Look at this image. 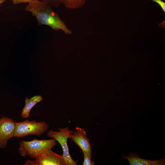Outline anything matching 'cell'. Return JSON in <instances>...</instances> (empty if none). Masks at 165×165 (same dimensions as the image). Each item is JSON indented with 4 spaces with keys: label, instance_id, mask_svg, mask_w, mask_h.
Listing matches in <instances>:
<instances>
[{
    "label": "cell",
    "instance_id": "obj_2",
    "mask_svg": "<svg viewBox=\"0 0 165 165\" xmlns=\"http://www.w3.org/2000/svg\"><path fill=\"white\" fill-rule=\"evenodd\" d=\"M57 144V141L54 138L41 140L34 139L31 141H22L19 143L18 152L23 157L28 156L35 159L43 152L51 149Z\"/></svg>",
    "mask_w": 165,
    "mask_h": 165
},
{
    "label": "cell",
    "instance_id": "obj_10",
    "mask_svg": "<svg viewBox=\"0 0 165 165\" xmlns=\"http://www.w3.org/2000/svg\"><path fill=\"white\" fill-rule=\"evenodd\" d=\"M61 4H63L67 9H78L82 7L86 0H60Z\"/></svg>",
    "mask_w": 165,
    "mask_h": 165
},
{
    "label": "cell",
    "instance_id": "obj_5",
    "mask_svg": "<svg viewBox=\"0 0 165 165\" xmlns=\"http://www.w3.org/2000/svg\"><path fill=\"white\" fill-rule=\"evenodd\" d=\"M23 165H65V163L62 155H59L49 149L40 154L35 160H28Z\"/></svg>",
    "mask_w": 165,
    "mask_h": 165
},
{
    "label": "cell",
    "instance_id": "obj_9",
    "mask_svg": "<svg viewBox=\"0 0 165 165\" xmlns=\"http://www.w3.org/2000/svg\"><path fill=\"white\" fill-rule=\"evenodd\" d=\"M42 97L40 95H36L30 98L26 97L25 105L20 114L21 117L27 118L29 117L32 108L37 103L42 101Z\"/></svg>",
    "mask_w": 165,
    "mask_h": 165
},
{
    "label": "cell",
    "instance_id": "obj_16",
    "mask_svg": "<svg viewBox=\"0 0 165 165\" xmlns=\"http://www.w3.org/2000/svg\"><path fill=\"white\" fill-rule=\"evenodd\" d=\"M41 0L42 1L46 2L48 0Z\"/></svg>",
    "mask_w": 165,
    "mask_h": 165
},
{
    "label": "cell",
    "instance_id": "obj_1",
    "mask_svg": "<svg viewBox=\"0 0 165 165\" xmlns=\"http://www.w3.org/2000/svg\"><path fill=\"white\" fill-rule=\"evenodd\" d=\"M28 3L25 7V10L31 13L35 17L38 25H46L57 31L61 30L67 35L72 34L71 30L48 3L33 0Z\"/></svg>",
    "mask_w": 165,
    "mask_h": 165
},
{
    "label": "cell",
    "instance_id": "obj_14",
    "mask_svg": "<svg viewBox=\"0 0 165 165\" xmlns=\"http://www.w3.org/2000/svg\"><path fill=\"white\" fill-rule=\"evenodd\" d=\"M13 4L17 5V4L29 2L33 0H11Z\"/></svg>",
    "mask_w": 165,
    "mask_h": 165
},
{
    "label": "cell",
    "instance_id": "obj_6",
    "mask_svg": "<svg viewBox=\"0 0 165 165\" xmlns=\"http://www.w3.org/2000/svg\"><path fill=\"white\" fill-rule=\"evenodd\" d=\"M15 122L7 117L0 119V148H4L9 140L14 137Z\"/></svg>",
    "mask_w": 165,
    "mask_h": 165
},
{
    "label": "cell",
    "instance_id": "obj_8",
    "mask_svg": "<svg viewBox=\"0 0 165 165\" xmlns=\"http://www.w3.org/2000/svg\"><path fill=\"white\" fill-rule=\"evenodd\" d=\"M122 157L127 159L131 165H164L165 160L162 159L157 160L143 159L136 152H130L128 156L123 155Z\"/></svg>",
    "mask_w": 165,
    "mask_h": 165
},
{
    "label": "cell",
    "instance_id": "obj_15",
    "mask_svg": "<svg viewBox=\"0 0 165 165\" xmlns=\"http://www.w3.org/2000/svg\"><path fill=\"white\" fill-rule=\"evenodd\" d=\"M5 2V0H0V6Z\"/></svg>",
    "mask_w": 165,
    "mask_h": 165
},
{
    "label": "cell",
    "instance_id": "obj_11",
    "mask_svg": "<svg viewBox=\"0 0 165 165\" xmlns=\"http://www.w3.org/2000/svg\"><path fill=\"white\" fill-rule=\"evenodd\" d=\"M84 156V160L82 165H94V162L91 160V157L86 153L82 152Z\"/></svg>",
    "mask_w": 165,
    "mask_h": 165
},
{
    "label": "cell",
    "instance_id": "obj_7",
    "mask_svg": "<svg viewBox=\"0 0 165 165\" xmlns=\"http://www.w3.org/2000/svg\"><path fill=\"white\" fill-rule=\"evenodd\" d=\"M76 131L73 132L69 136L74 143L77 145L82 152L87 153L90 156L92 157V146L88 137L84 129L77 127Z\"/></svg>",
    "mask_w": 165,
    "mask_h": 165
},
{
    "label": "cell",
    "instance_id": "obj_12",
    "mask_svg": "<svg viewBox=\"0 0 165 165\" xmlns=\"http://www.w3.org/2000/svg\"><path fill=\"white\" fill-rule=\"evenodd\" d=\"M52 7L57 8L61 4L60 0H48L46 2Z\"/></svg>",
    "mask_w": 165,
    "mask_h": 165
},
{
    "label": "cell",
    "instance_id": "obj_4",
    "mask_svg": "<svg viewBox=\"0 0 165 165\" xmlns=\"http://www.w3.org/2000/svg\"><path fill=\"white\" fill-rule=\"evenodd\" d=\"M59 131H54L50 130L47 133V136L55 139L60 144L62 148L63 153L62 155L65 165H77V161L74 160L70 155L67 144L69 136L74 130H70L68 127L64 128H60L57 129Z\"/></svg>",
    "mask_w": 165,
    "mask_h": 165
},
{
    "label": "cell",
    "instance_id": "obj_3",
    "mask_svg": "<svg viewBox=\"0 0 165 165\" xmlns=\"http://www.w3.org/2000/svg\"><path fill=\"white\" fill-rule=\"evenodd\" d=\"M49 128L48 124L44 121L37 122L35 120L30 121L27 119L23 122H15L14 137L20 138L29 135L40 136Z\"/></svg>",
    "mask_w": 165,
    "mask_h": 165
},
{
    "label": "cell",
    "instance_id": "obj_13",
    "mask_svg": "<svg viewBox=\"0 0 165 165\" xmlns=\"http://www.w3.org/2000/svg\"><path fill=\"white\" fill-rule=\"evenodd\" d=\"M153 2L158 4L161 7L162 10L165 13V3L162 0H151Z\"/></svg>",
    "mask_w": 165,
    "mask_h": 165
}]
</instances>
